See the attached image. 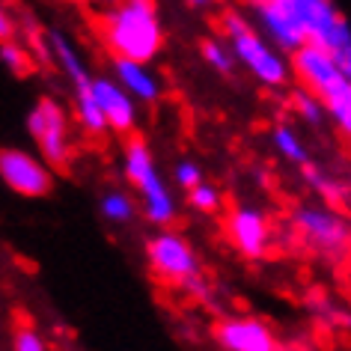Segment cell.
<instances>
[{
	"label": "cell",
	"instance_id": "cell-24",
	"mask_svg": "<svg viewBox=\"0 0 351 351\" xmlns=\"http://www.w3.org/2000/svg\"><path fill=\"white\" fill-rule=\"evenodd\" d=\"M12 351H48V342L36 328H19L12 337Z\"/></svg>",
	"mask_w": 351,
	"mask_h": 351
},
{
	"label": "cell",
	"instance_id": "cell-27",
	"mask_svg": "<svg viewBox=\"0 0 351 351\" xmlns=\"http://www.w3.org/2000/svg\"><path fill=\"white\" fill-rule=\"evenodd\" d=\"M12 36H15V21L6 12V6L0 3V42H12Z\"/></svg>",
	"mask_w": 351,
	"mask_h": 351
},
{
	"label": "cell",
	"instance_id": "cell-29",
	"mask_svg": "<svg viewBox=\"0 0 351 351\" xmlns=\"http://www.w3.org/2000/svg\"><path fill=\"white\" fill-rule=\"evenodd\" d=\"M185 3H188V6H197V10H199V6H208L212 0H185Z\"/></svg>",
	"mask_w": 351,
	"mask_h": 351
},
{
	"label": "cell",
	"instance_id": "cell-22",
	"mask_svg": "<svg viewBox=\"0 0 351 351\" xmlns=\"http://www.w3.org/2000/svg\"><path fill=\"white\" fill-rule=\"evenodd\" d=\"M173 179H176V185H179L182 191H188V194L206 182V179H203V167H199L197 161H191V158H185V161L176 164Z\"/></svg>",
	"mask_w": 351,
	"mask_h": 351
},
{
	"label": "cell",
	"instance_id": "cell-26",
	"mask_svg": "<svg viewBox=\"0 0 351 351\" xmlns=\"http://www.w3.org/2000/svg\"><path fill=\"white\" fill-rule=\"evenodd\" d=\"M328 117L333 119V125H337L342 134L351 140V101H339V104H330L328 108Z\"/></svg>",
	"mask_w": 351,
	"mask_h": 351
},
{
	"label": "cell",
	"instance_id": "cell-21",
	"mask_svg": "<svg viewBox=\"0 0 351 351\" xmlns=\"http://www.w3.org/2000/svg\"><path fill=\"white\" fill-rule=\"evenodd\" d=\"M188 203H191V208H197V212L212 215V212L221 208V191H217L215 185H208V182H203V185L188 194Z\"/></svg>",
	"mask_w": 351,
	"mask_h": 351
},
{
	"label": "cell",
	"instance_id": "cell-1",
	"mask_svg": "<svg viewBox=\"0 0 351 351\" xmlns=\"http://www.w3.org/2000/svg\"><path fill=\"white\" fill-rule=\"evenodd\" d=\"M101 30L113 57L131 63H149L164 45V27L155 0H119L113 10L104 12Z\"/></svg>",
	"mask_w": 351,
	"mask_h": 351
},
{
	"label": "cell",
	"instance_id": "cell-25",
	"mask_svg": "<svg viewBox=\"0 0 351 351\" xmlns=\"http://www.w3.org/2000/svg\"><path fill=\"white\" fill-rule=\"evenodd\" d=\"M304 179L310 182V188H315L322 197H339V185L333 179H328L322 170H315L313 164H306L304 167Z\"/></svg>",
	"mask_w": 351,
	"mask_h": 351
},
{
	"label": "cell",
	"instance_id": "cell-14",
	"mask_svg": "<svg viewBox=\"0 0 351 351\" xmlns=\"http://www.w3.org/2000/svg\"><path fill=\"white\" fill-rule=\"evenodd\" d=\"M48 48L51 54H54L60 72H63L69 81H72V90L75 93H90L93 90V75L90 69H86L81 51L75 48V42L66 36L63 30H51L48 33Z\"/></svg>",
	"mask_w": 351,
	"mask_h": 351
},
{
	"label": "cell",
	"instance_id": "cell-12",
	"mask_svg": "<svg viewBox=\"0 0 351 351\" xmlns=\"http://www.w3.org/2000/svg\"><path fill=\"white\" fill-rule=\"evenodd\" d=\"M247 3H250L253 19H256L259 33L271 42V45H277L283 54H295V51H301L304 45H310L304 36V30L280 10L274 0H247Z\"/></svg>",
	"mask_w": 351,
	"mask_h": 351
},
{
	"label": "cell",
	"instance_id": "cell-8",
	"mask_svg": "<svg viewBox=\"0 0 351 351\" xmlns=\"http://www.w3.org/2000/svg\"><path fill=\"white\" fill-rule=\"evenodd\" d=\"M27 131L39 146V158L51 170L69 164V117L57 99L42 95L33 104L27 113Z\"/></svg>",
	"mask_w": 351,
	"mask_h": 351
},
{
	"label": "cell",
	"instance_id": "cell-28",
	"mask_svg": "<svg viewBox=\"0 0 351 351\" xmlns=\"http://www.w3.org/2000/svg\"><path fill=\"white\" fill-rule=\"evenodd\" d=\"M77 3H104V6H110V10H113L119 0H77Z\"/></svg>",
	"mask_w": 351,
	"mask_h": 351
},
{
	"label": "cell",
	"instance_id": "cell-16",
	"mask_svg": "<svg viewBox=\"0 0 351 351\" xmlns=\"http://www.w3.org/2000/svg\"><path fill=\"white\" fill-rule=\"evenodd\" d=\"M99 212L108 223L113 226H125L137 217V206L134 199H131L125 191H108L101 199H99Z\"/></svg>",
	"mask_w": 351,
	"mask_h": 351
},
{
	"label": "cell",
	"instance_id": "cell-30",
	"mask_svg": "<svg viewBox=\"0 0 351 351\" xmlns=\"http://www.w3.org/2000/svg\"><path fill=\"white\" fill-rule=\"evenodd\" d=\"M348 256H351V247H348Z\"/></svg>",
	"mask_w": 351,
	"mask_h": 351
},
{
	"label": "cell",
	"instance_id": "cell-18",
	"mask_svg": "<svg viewBox=\"0 0 351 351\" xmlns=\"http://www.w3.org/2000/svg\"><path fill=\"white\" fill-rule=\"evenodd\" d=\"M75 113H77L81 125L90 131V134H104V131H110L108 119H104L99 101H95V95H93V90L90 93H75Z\"/></svg>",
	"mask_w": 351,
	"mask_h": 351
},
{
	"label": "cell",
	"instance_id": "cell-4",
	"mask_svg": "<svg viewBox=\"0 0 351 351\" xmlns=\"http://www.w3.org/2000/svg\"><path fill=\"white\" fill-rule=\"evenodd\" d=\"M146 259H149V268L155 271V277L176 286H185L194 295H206L203 274H199V256L185 235L173 230H161L146 241Z\"/></svg>",
	"mask_w": 351,
	"mask_h": 351
},
{
	"label": "cell",
	"instance_id": "cell-6",
	"mask_svg": "<svg viewBox=\"0 0 351 351\" xmlns=\"http://www.w3.org/2000/svg\"><path fill=\"white\" fill-rule=\"evenodd\" d=\"M274 3L304 30L310 45L330 51L351 33V24L339 15L333 0H274Z\"/></svg>",
	"mask_w": 351,
	"mask_h": 351
},
{
	"label": "cell",
	"instance_id": "cell-3",
	"mask_svg": "<svg viewBox=\"0 0 351 351\" xmlns=\"http://www.w3.org/2000/svg\"><path fill=\"white\" fill-rule=\"evenodd\" d=\"M122 164H125V179L131 182V188L140 194V203H143V217L149 223L167 230L176 215H179V206L167 188L164 176L158 173L155 155L140 137H131L125 143V155H122Z\"/></svg>",
	"mask_w": 351,
	"mask_h": 351
},
{
	"label": "cell",
	"instance_id": "cell-15",
	"mask_svg": "<svg viewBox=\"0 0 351 351\" xmlns=\"http://www.w3.org/2000/svg\"><path fill=\"white\" fill-rule=\"evenodd\" d=\"M113 77H117V84L134 101L152 104V101H158V95H161V84H158V77L149 72L146 63H131V60L113 57Z\"/></svg>",
	"mask_w": 351,
	"mask_h": 351
},
{
	"label": "cell",
	"instance_id": "cell-5",
	"mask_svg": "<svg viewBox=\"0 0 351 351\" xmlns=\"http://www.w3.org/2000/svg\"><path fill=\"white\" fill-rule=\"evenodd\" d=\"M292 72L298 75V81L304 84L306 93H313L315 99L324 101V108L339 101H351V81L324 48L304 45L301 51H295Z\"/></svg>",
	"mask_w": 351,
	"mask_h": 351
},
{
	"label": "cell",
	"instance_id": "cell-9",
	"mask_svg": "<svg viewBox=\"0 0 351 351\" xmlns=\"http://www.w3.org/2000/svg\"><path fill=\"white\" fill-rule=\"evenodd\" d=\"M0 179L21 197H48L54 188V170L24 149H0Z\"/></svg>",
	"mask_w": 351,
	"mask_h": 351
},
{
	"label": "cell",
	"instance_id": "cell-19",
	"mask_svg": "<svg viewBox=\"0 0 351 351\" xmlns=\"http://www.w3.org/2000/svg\"><path fill=\"white\" fill-rule=\"evenodd\" d=\"M203 60L208 63V69H215L217 75H232L235 69V54L230 48V42H221V39H206L203 42Z\"/></svg>",
	"mask_w": 351,
	"mask_h": 351
},
{
	"label": "cell",
	"instance_id": "cell-11",
	"mask_svg": "<svg viewBox=\"0 0 351 351\" xmlns=\"http://www.w3.org/2000/svg\"><path fill=\"white\" fill-rule=\"evenodd\" d=\"M226 232H230L232 247L247 259H262L271 244V223L256 206H239L226 217Z\"/></svg>",
	"mask_w": 351,
	"mask_h": 351
},
{
	"label": "cell",
	"instance_id": "cell-17",
	"mask_svg": "<svg viewBox=\"0 0 351 351\" xmlns=\"http://www.w3.org/2000/svg\"><path fill=\"white\" fill-rule=\"evenodd\" d=\"M271 140H274V149L286 158L289 164H298V167L310 164V152H306L301 134H298L292 125H283V122H280V125L271 131Z\"/></svg>",
	"mask_w": 351,
	"mask_h": 351
},
{
	"label": "cell",
	"instance_id": "cell-7",
	"mask_svg": "<svg viewBox=\"0 0 351 351\" xmlns=\"http://www.w3.org/2000/svg\"><path fill=\"white\" fill-rule=\"evenodd\" d=\"M292 226L310 247L324 256H342L351 247V226L330 206H298Z\"/></svg>",
	"mask_w": 351,
	"mask_h": 351
},
{
	"label": "cell",
	"instance_id": "cell-10",
	"mask_svg": "<svg viewBox=\"0 0 351 351\" xmlns=\"http://www.w3.org/2000/svg\"><path fill=\"white\" fill-rule=\"evenodd\" d=\"M215 342L221 351H280L277 333L253 315H230L215 328Z\"/></svg>",
	"mask_w": 351,
	"mask_h": 351
},
{
	"label": "cell",
	"instance_id": "cell-20",
	"mask_svg": "<svg viewBox=\"0 0 351 351\" xmlns=\"http://www.w3.org/2000/svg\"><path fill=\"white\" fill-rule=\"evenodd\" d=\"M292 104H295V113L306 122V125H322L324 117H328V108H324V101L315 99V95L306 93V90H298L292 95Z\"/></svg>",
	"mask_w": 351,
	"mask_h": 351
},
{
	"label": "cell",
	"instance_id": "cell-13",
	"mask_svg": "<svg viewBox=\"0 0 351 351\" xmlns=\"http://www.w3.org/2000/svg\"><path fill=\"white\" fill-rule=\"evenodd\" d=\"M93 95L99 101L104 119H108V128L113 134H131V128L137 122L134 99L117 81H110V77H93Z\"/></svg>",
	"mask_w": 351,
	"mask_h": 351
},
{
	"label": "cell",
	"instance_id": "cell-23",
	"mask_svg": "<svg viewBox=\"0 0 351 351\" xmlns=\"http://www.w3.org/2000/svg\"><path fill=\"white\" fill-rule=\"evenodd\" d=\"M0 63L10 69L12 75H24L27 72V54H24V48L19 42H0Z\"/></svg>",
	"mask_w": 351,
	"mask_h": 351
},
{
	"label": "cell",
	"instance_id": "cell-2",
	"mask_svg": "<svg viewBox=\"0 0 351 351\" xmlns=\"http://www.w3.org/2000/svg\"><path fill=\"white\" fill-rule=\"evenodd\" d=\"M223 33L230 42L235 60L265 86H283L292 75V60H286L283 51H277L271 42L253 30V24L241 12H226L223 15Z\"/></svg>",
	"mask_w": 351,
	"mask_h": 351
}]
</instances>
